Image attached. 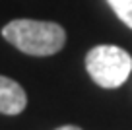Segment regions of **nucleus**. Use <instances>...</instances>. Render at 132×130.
Returning <instances> with one entry per match:
<instances>
[{
  "mask_svg": "<svg viewBox=\"0 0 132 130\" xmlns=\"http://www.w3.org/2000/svg\"><path fill=\"white\" fill-rule=\"evenodd\" d=\"M2 37L21 53L31 56H51L66 43V31L54 21L14 20L4 25Z\"/></svg>",
  "mask_w": 132,
  "mask_h": 130,
  "instance_id": "nucleus-1",
  "label": "nucleus"
},
{
  "mask_svg": "<svg viewBox=\"0 0 132 130\" xmlns=\"http://www.w3.org/2000/svg\"><path fill=\"white\" fill-rule=\"evenodd\" d=\"M107 2L117 14V18L132 29V0H107Z\"/></svg>",
  "mask_w": 132,
  "mask_h": 130,
  "instance_id": "nucleus-4",
  "label": "nucleus"
},
{
  "mask_svg": "<svg viewBox=\"0 0 132 130\" xmlns=\"http://www.w3.org/2000/svg\"><path fill=\"white\" fill-rule=\"evenodd\" d=\"M56 130H82V128H78V126H74V124H66V126H60V128H56Z\"/></svg>",
  "mask_w": 132,
  "mask_h": 130,
  "instance_id": "nucleus-5",
  "label": "nucleus"
},
{
  "mask_svg": "<svg viewBox=\"0 0 132 130\" xmlns=\"http://www.w3.org/2000/svg\"><path fill=\"white\" fill-rule=\"evenodd\" d=\"M27 105V95L18 82L0 76V113L20 115Z\"/></svg>",
  "mask_w": 132,
  "mask_h": 130,
  "instance_id": "nucleus-3",
  "label": "nucleus"
},
{
  "mask_svg": "<svg viewBox=\"0 0 132 130\" xmlns=\"http://www.w3.org/2000/svg\"><path fill=\"white\" fill-rule=\"evenodd\" d=\"M86 70L91 80L105 90L120 87L132 72V56L115 45H97L86 56Z\"/></svg>",
  "mask_w": 132,
  "mask_h": 130,
  "instance_id": "nucleus-2",
  "label": "nucleus"
}]
</instances>
